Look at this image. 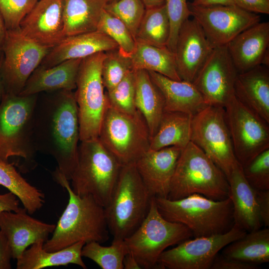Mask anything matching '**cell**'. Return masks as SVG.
I'll list each match as a JSON object with an SVG mask.
<instances>
[{
	"label": "cell",
	"mask_w": 269,
	"mask_h": 269,
	"mask_svg": "<svg viewBox=\"0 0 269 269\" xmlns=\"http://www.w3.org/2000/svg\"><path fill=\"white\" fill-rule=\"evenodd\" d=\"M38 94L35 107L33 138L37 152L56 162L54 172L70 180L76 166L80 129L74 92L59 90Z\"/></svg>",
	"instance_id": "obj_1"
},
{
	"label": "cell",
	"mask_w": 269,
	"mask_h": 269,
	"mask_svg": "<svg viewBox=\"0 0 269 269\" xmlns=\"http://www.w3.org/2000/svg\"><path fill=\"white\" fill-rule=\"evenodd\" d=\"M54 180L68 193L67 205L52 236L43 244L47 251H56L79 241L105 242L109 238L105 208L91 195L80 196L72 190L69 180L53 173Z\"/></svg>",
	"instance_id": "obj_2"
},
{
	"label": "cell",
	"mask_w": 269,
	"mask_h": 269,
	"mask_svg": "<svg viewBox=\"0 0 269 269\" xmlns=\"http://www.w3.org/2000/svg\"><path fill=\"white\" fill-rule=\"evenodd\" d=\"M38 94L21 96L4 93L0 103V159H22V172L37 165L33 138V116Z\"/></svg>",
	"instance_id": "obj_3"
},
{
	"label": "cell",
	"mask_w": 269,
	"mask_h": 269,
	"mask_svg": "<svg viewBox=\"0 0 269 269\" xmlns=\"http://www.w3.org/2000/svg\"><path fill=\"white\" fill-rule=\"evenodd\" d=\"M155 200L164 219L186 226L194 238L223 234L234 225L230 197L216 201L195 193L177 200L155 197Z\"/></svg>",
	"instance_id": "obj_4"
},
{
	"label": "cell",
	"mask_w": 269,
	"mask_h": 269,
	"mask_svg": "<svg viewBox=\"0 0 269 269\" xmlns=\"http://www.w3.org/2000/svg\"><path fill=\"white\" fill-rule=\"evenodd\" d=\"M153 197L142 182L135 163L123 165L112 197L104 207L113 240H124L139 226Z\"/></svg>",
	"instance_id": "obj_5"
},
{
	"label": "cell",
	"mask_w": 269,
	"mask_h": 269,
	"mask_svg": "<svg viewBox=\"0 0 269 269\" xmlns=\"http://www.w3.org/2000/svg\"><path fill=\"white\" fill-rule=\"evenodd\" d=\"M195 193L222 200L229 197V185L221 169L190 141L177 160L167 198L177 200Z\"/></svg>",
	"instance_id": "obj_6"
},
{
	"label": "cell",
	"mask_w": 269,
	"mask_h": 269,
	"mask_svg": "<svg viewBox=\"0 0 269 269\" xmlns=\"http://www.w3.org/2000/svg\"><path fill=\"white\" fill-rule=\"evenodd\" d=\"M71 179L77 194L91 195L102 206L109 203L122 165L98 138L80 141Z\"/></svg>",
	"instance_id": "obj_7"
},
{
	"label": "cell",
	"mask_w": 269,
	"mask_h": 269,
	"mask_svg": "<svg viewBox=\"0 0 269 269\" xmlns=\"http://www.w3.org/2000/svg\"><path fill=\"white\" fill-rule=\"evenodd\" d=\"M192 236V232L186 226L168 221L161 216L153 197L146 217L124 242L128 252L134 256L141 269H159L158 258L166 248Z\"/></svg>",
	"instance_id": "obj_8"
},
{
	"label": "cell",
	"mask_w": 269,
	"mask_h": 269,
	"mask_svg": "<svg viewBox=\"0 0 269 269\" xmlns=\"http://www.w3.org/2000/svg\"><path fill=\"white\" fill-rule=\"evenodd\" d=\"M98 138L122 165L135 163L149 149L150 136L140 113H125L108 103Z\"/></svg>",
	"instance_id": "obj_9"
},
{
	"label": "cell",
	"mask_w": 269,
	"mask_h": 269,
	"mask_svg": "<svg viewBox=\"0 0 269 269\" xmlns=\"http://www.w3.org/2000/svg\"><path fill=\"white\" fill-rule=\"evenodd\" d=\"M105 52L82 59L74 92L77 105L80 141L98 137L107 99L102 76Z\"/></svg>",
	"instance_id": "obj_10"
},
{
	"label": "cell",
	"mask_w": 269,
	"mask_h": 269,
	"mask_svg": "<svg viewBox=\"0 0 269 269\" xmlns=\"http://www.w3.org/2000/svg\"><path fill=\"white\" fill-rule=\"evenodd\" d=\"M190 141L200 148L228 179L238 162L224 107L208 106L192 117Z\"/></svg>",
	"instance_id": "obj_11"
},
{
	"label": "cell",
	"mask_w": 269,
	"mask_h": 269,
	"mask_svg": "<svg viewBox=\"0 0 269 269\" xmlns=\"http://www.w3.org/2000/svg\"><path fill=\"white\" fill-rule=\"evenodd\" d=\"M224 108L235 156L243 168L269 148V123L235 96Z\"/></svg>",
	"instance_id": "obj_12"
},
{
	"label": "cell",
	"mask_w": 269,
	"mask_h": 269,
	"mask_svg": "<svg viewBox=\"0 0 269 269\" xmlns=\"http://www.w3.org/2000/svg\"><path fill=\"white\" fill-rule=\"evenodd\" d=\"M51 48L25 36L19 27L7 30L1 70L4 93L19 95Z\"/></svg>",
	"instance_id": "obj_13"
},
{
	"label": "cell",
	"mask_w": 269,
	"mask_h": 269,
	"mask_svg": "<svg viewBox=\"0 0 269 269\" xmlns=\"http://www.w3.org/2000/svg\"><path fill=\"white\" fill-rule=\"evenodd\" d=\"M247 232L234 224L228 232L210 236L188 239L159 256V269H210L219 251Z\"/></svg>",
	"instance_id": "obj_14"
},
{
	"label": "cell",
	"mask_w": 269,
	"mask_h": 269,
	"mask_svg": "<svg viewBox=\"0 0 269 269\" xmlns=\"http://www.w3.org/2000/svg\"><path fill=\"white\" fill-rule=\"evenodd\" d=\"M188 5L190 16L214 47L226 46L241 32L261 21L258 14L235 5L202 6L188 3Z\"/></svg>",
	"instance_id": "obj_15"
},
{
	"label": "cell",
	"mask_w": 269,
	"mask_h": 269,
	"mask_svg": "<svg viewBox=\"0 0 269 269\" xmlns=\"http://www.w3.org/2000/svg\"><path fill=\"white\" fill-rule=\"evenodd\" d=\"M238 73L226 45L216 46L192 83L208 106L224 107L235 96Z\"/></svg>",
	"instance_id": "obj_16"
},
{
	"label": "cell",
	"mask_w": 269,
	"mask_h": 269,
	"mask_svg": "<svg viewBox=\"0 0 269 269\" xmlns=\"http://www.w3.org/2000/svg\"><path fill=\"white\" fill-rule=\"evenodd\" d=\"M214 46L192 17L182 25L174 51L178 74L182 80L193 82Z\"/></svg>",
	"instance_id": "obj_17"
},
{
	"label": "cell",
	"mask_w": 269,
	"mask_h": 269,
	"mask_svg": "<svg viewBox=\"0 0 269 269\" xmlns=\"http://www.w3.org/2000/svg\"><path fill=\"white\" fill-rule=\"evenodd\" d=\"M62 4V0H38L21 21V32L42 46L54 47L65 37Z\"/></svg>",
	"instance_id": "obj_18"
},
{
	"label": "cell",
	"mask_w": 269,
	"mask_h": 269,
	"mask_svg": "<svg viewBox=\"0 0 269 269\" xmlns=\"http://www.w3.org/2000/svg\"><path fill=\"white\" fill-rule=\"evenodd\" d=\"M55 227L32 217L24 207L0 213V230L7 239L14 260L33 244L40 240L45 243Z\"/></svg>",
	"instance_id": "obj_19"
},
{
	"label": "cell",
	"mask_w": 269,
	"mask_h": 269,
	"mask_svg": "<svg viewBox=\"0 0 269 269\" xmlns=\"http://www.w3.org/2000/svg\"><path fill=\"white\" fill-rule=\"evenodd\" d=\"M182 149L172 146L156 150L149 149L134 163L142 182L152 196L167 198Z\"/></svg>",
	"instance_id": "obj_20"
},
{
	"label": "cell",
	"mask_w": 269,
	"mask_h": 269,
	"mask_svg": "<svg viewBox=\"0 0 269 269\" xmlns=\"http://www.w3.org/2000/svg\"><path fill=\"white\" fill-rule=\"evenodd\" d=\"M269 22H259L244 30L227 45L238 73L262 65L269 57Z\"/></svg>",
	"instance_id": "obj_21"
},
{
	"label": "cell",
	"mask_w": 269,
	"mask_h": 269,
	"mask_svg": "<svg viewBox=\"0 0 269 269\" xmlns=\"http://www.w3.org/2000/svg\"><path fill=\"white\" fill-rule=\"evenodd\" d=\"M118 48L113 39L97 30L66 36L50 49L39 66L48 68L68 60L83 59Z\"/></svg>",
	"instance_id": "obj_22"
},
{
	"label": "cell",
	"mask_w": 269,
	"mask_h": 269,
	"mask_svg": "<svg viewBox=\"0 0 269 269\" xmlns=\"http://www.w3.org/2000/svg\"><path fill=\"white\" fill-rule=\"evenodd\" d=\"M229 197L233 208L234 224L247 232L261 228L255 189L245 178L243 169L237 163L229 177Z\"/></svg>",
	"instance_id": "obj_23"
},
{
	"label": "cell",
	"mask_w": 269,
	"mask_h": 269,
	"mask_svg": "<svg viewBox=\"0 0 269 269\" xmlns=\"http://www.w3.org/2000/svg\"><path fill=\"white\" fill-rule=\"evenodd\" d=\"M147 72L163 98L164 111L184 113L193 117L208 106L192 82Z\"/></svg>",
	"instance_id": "obj_24"
},
{
	"label": "cell",
	"mask_w": 269,
	"mask_h": 269,
	"mask_svg": "<svg viewBox=\"0 0 269 269\" xmlns=\"http://www.w3.org/2000/svg\"><path fill=\"white\" fill-rule=\"evenodd\" d=\"M237 99L269 123V71L258 65L238 73L234 85Z\"/></svg>",
	"instance_id": "obj_25"
},
{
	"label": "cell",
	"mask_w": 269,
	"mask_h": 269,
	"mask_svg": "<svg viewBox=\"0 0 269 269\" xmlns=\"http://www.w3.org/2000/svg\"><path fill=\"white\" fill-rule=\"evenodd\" d=\"M82 60H68L48 68L39 66L29 77L19 95L25 96L43 92L75 90Z\"/></svg>",
	"instance_id": "obj_26"
},
{
	"label": "cell",
	"mask_w": 269,
	"mask_h": 269,
	"mask_svg": "<svg viewBox=\"0 0 269 269\" xmlns=\"http://www.w3.org/2000/svg\"><path fill=\"white\" fill-rule=\"evenodd\" d=\"M44 242L39 241L26 249L16 260L17 269H42L48 267L74 264L84 269L87 268L81 254L84 241H79L56 251L43 249Z\"/></svg>",
	"instance_id": "obj_27"
},
{
	"label": "cell",
	"mask_w": 269,
	"mask_h": 269,
	"mask_svg": "<svg viewBox=\"0 0 269 269\" xmlns=\"http://www.w3.org/2000/svg\"><path fill=\"white\" fill-rule=\"evenodd\" d=\"M106 0H62L65 37L96 31Z\"/></svg>",
	"instance_id": "obj_28"
},
{
	"label": "cell",
	"mask_w": 269,
	"mask_h": 269,
	"mask_svg": "<svg viewBox=\"0 0 269 269\" xmlns=\"http://www.w3.org/2000/svg\"><path fill=\"white\" fill-rule=\"evenodd\" d=\"M135 107L146 123L151 138L157 131L164 112V99L147 71L135 70Z\"/></svg>",
	"instance_id": "obj_29"
},
{
	"label": "cell",
	"mask_w": 269,
	"mask_h": 269,
	"mask_svg": "<svg viewBox=\"0 0 269 269\" xmlns=\"http://www.w3.org/2000/svg\"><path fill=\"white\" fill-rule=\"evenodd\" d=\"M192 119L186 113L164 111L157 131L150 138L149 149L186 147L190 141Z\"/></svg>",
	"instance_id": "obj_30"
},
{
	"label": "cell",
	"mask_w": 269,
	"mask_h": 269,
	"mask_svg": "<svg viewBox=\"0 0 269 269\" xmlns=\"http://www.w3.org/2000/svg\"><path fill=\"white\" fill-rule=\"evenodd\" d=\"M134 71H152L180 81L174 53L167 46L159 47L136 40L135 48L130 57Z\"/></svg>",
	"instance_id": "obj_31"
},
{
	"label": "cell",
	"mask_w": 269,
	"mask_h": 269,
	"mask_svg": "<svg viewBox=\"0 0 269 269\" xmlns=\"http://www.w3.org/2000/svg\"><path fill=\"white\" fill-rule=\"evenodd\" d=\"M222 256L259 265L269 262V229H260L247 232L241 238L226 247Z\"/></svg>",
	"instance_id": "obj_32"
},
{
	"label": "cell",
	"mask_w": 269,
	"mask_h": 269,
	"mask_svg": "<svg viewBox=\"0 0 269 269\" xmlns=\"http://www.w3.org/2000/svg\"><path fill=\"white\" fill-rule=\"evenodd\" d=\"M14 164L0 159V185L15 195L27 213L32 215L43 206L45 195L28 183L16 170Z\"/></svg>",
	"instance_id": "obj_33"
},
{
	"label": "cell",
	"mask_w": 269,
	"mask_h": 269,
	"mask_svg": "<svg viewBox=\"0 0 269 269\" xmlns=\"http://www.w3.org/2000/svg\"><path fill=\"white\" fill-rule=\"evenodd\" d=\"M170 23L165 4L145 9L135 40L154 46H167Z\"/></svg>",
	"instance_id": "obj_34"
},
{
	"label": "cell",
	"mask_w": 269,
	"mask_h": 269,
	"mask_svg": "<svg viewBox=\"0 0 269 269\" xmlns=\"http://www.w3.org/2000/svg\"><path fill=\"white\" fill-rule=\"evenodd\" d=\"M128 252L124 240H113L109 246H102L96 241L85 243L81 254L102 269H124L123 261Z\"/></svg>",
	"instance_id": "obj_35"
},
{
	"label": "cell",
	"mask_w": 269,
	"mask_h": 269,
	"mask_svg": "<svg viewBox=\"0 0 269 269\" xmlns=\"http://www.w3.org/2000/svg\"><path fill=\"white\" fill-rule=\"evenodd\" d=\"M97 30L102 32L118 45L121 54L130 57L134 51L136 40L126 25L119 18L104 10L99 22Z\"/></svg>",
	"instance_id": "obj_36"
},
{
	"label": "cell",
	"mask_w": 269,
	"mask_h": 269,
	"mask_svg": "<svg viewBox=\"0 0 269 269\" xmlns=\"http://www.w3.org/2000/svg\"><path fill=\"white\" fill-rule=\"evenodd\" d=\"M105 54L102 76L106 91H110L133 69L130 57L121 54L118 48L105 52Z\"/></svg>",
	"instance_id": "obj_37"
},
{
	"label": "cell",
	"mask_w": 269,
	"mask_h": 269,
	"mask_svg": "<svg viewBox=\"0 0 269 269\" xmlns=\"http://www.w3.org/2000/svg\"><path fill=\"white\" fill-rule=\"evenodd\" d=\"M105 9L120 19L135 39L137 29L145 11L141 0H117L107 3Z\"/></svg>",
	"instance_id": "obj_38"
},
{
	"label": "cell",
	"mask_w": 269,
	"mask_h": 269,
	"mask_svg": "<svg viewBox=\"0 0 269 269\" xmlns=\"http://www.w3.org/2000/svg\"><path fill=\"white\" fill-rule=\"evenodd\" d=\"M135 71L132 70L110 91H106L107 103L125 113L133 114L137 110L135 105Z\"/></svg>",
	"instance_id": "obj_39"
},
{
	"label": "cell",
	"mask_w": 269,
	"mask_h": 269,
	"mask_svg": "<svg viewBox=\"0 0 269 269\" xmlns=\"http://www.w3.org/2000/svg\"><path fill=\"white\" fill-rule=\"evenodd\" d=\"M244 176L256 190H269V148L242 168Z\"/></svg>",
	"instance_id": "obj_40"
},
{
	"label": "cell",
	"mask_w": 269,
	"mask_h": 269,
	"mask_svg": "<svg viewBox=\"0 0 269 269\" xmlns=\"http://www.w3.org/2000/svg\"><path fill=\"white\" fill-rule=\"evenodd\" d=\"M165 4L170 23V34L167 47L174 53L179 30L190 16L187 0H165Z\"/></svg>",
	"instance_id": "obj_41"
},
{
	"label": "cell",
	"mask_w": 269,
	"mask_h": 269,
	"mask_svg": "<svg viewBox=\"0 0 269 269\" xmlns=\"http://www.w3.org/2000/svg\"><path fill=\"white\" fill-rule=\"evenodd\" d=\"M38 0H0V12L7 30L19 27L21 21Z\"/></svg>",
	"instance_id": "obj_42"
},
{
	"label": "cell",
	"mask_w": 269,
	"mask_h": 269,
	"mask_svg": "<svg viewBox=\"0 0 269 269\" xmlns=\"http://www.w3.org/2000/svg\"><path fill=\"white\" fill-rule=\"evenodd\" d=\"M259 265L238 260L228 259L218 254L214 260L211 269H258Z\"/></svg>",
	"instance_id": "obj_43"
},
{
	"label": "cell",
	"mask_w": 269,
	"mask_h": 269,
	"mask_svg": "<svg viewBox=\"0 0 269 269\" xmlns=\"http://www.w3.org/2000/svg\"><path fill=\"white\" fill-rule=\"evenodd\" d=\"M234 4L249 12L269 13V0H234Z\"/></svg>",
	"instance_id": "obj_44"
},
{
	"label": "cell",
	"mask_w": 269,
	"mask_h": 269,
	"mask_svg": "<svg viewBox=\"0 0 269 269\" xmlns=\"http://www.w3.org/2000/svg\"><path fill=\"white\" fill-rule=\"evenodd\" d=\"M260 216L263 225L269 226V190L255 189Z\"/></svg>",
	"instance_id": "obj_45"
},
{
	"label": "cell",
	"mask_w": 269,
	"mask_h": 269,
	"mask_svg": "<svg viewBox=\"0 0 269 269\" xmlns=\"http://www.w3.org/2000/svg\"><path fill=\"white\" fill-rule=\"evenodd\" d=\"M11 251L7 239L0 230V269H11Z\"/></svg>",
	"instance_id": "obj_46"
},
{
	"label": "cell",
	"mask_w": 269,
	"mask_h": 269,
	"mask_svg": "<svg viewBox=\"0 0 269 269\" xmlns=\"http://www.w3.org/2000/svg\"><path fill=\"white\" fill-rule=\"evenodd\" d=\"M19 200L10 192L0 194V213L3 211L16 212L19 209Z\"/></svg>",
	"instance_id": "obj_47"
},
{
	"label": "cell",
	"mask_w": 269,
	"mask_h": 269,
	"mask_svg": "<svg viewBox=\"0 0 269 269\" xmlns=\"http://www.w3.org/2000/svg\"><path fill=\"white\" fill-rule=\"evenodd\" d=\"M190 4L202 6L235 5L234 0H192Z\"/></svg>",
	"instance_id": "obj_48"
},
{
	"label": "cell",
	"mask_w": 269,
	"mask_h": 269,
	"mask_svg": "<svg viewBox=\"0 0 269 269\" xmlns=\"http://www.w3.org/2000/svg\"><path fill=\"white\" fill-rule=\"evenodd\" d=\"M123 265L124 269H140L141 268L134 256L128 252L125 256Z\"/></svg>",
	"instance_id": "obj_49"
},
{
	"label": "cell",
	"mask_w": 269,
	"mask_h": 269,
	"mask_svg": "<svg viewBox=\"0 0 269 269\" xmlns=\"http://www.w3.org/2000/svg\"><path fill=\"white\" fill-rule=\"evenodd\" d=\"M7 32L4 21L0 12V52L2 51L3 45Z\"/></svg>",
	"instance_id": "obj_50"
},
{
	"label": "cell",
	"mask_w": 269,
	"mask_h": 269,
	"mask_svg": "<svg viewBox=\"0 0 269 269\" xmlns=\"http://www.w3.org/2000/svg\"><path fill=\"white\" fill-rule=\"evenodd\" d=\"M145 9L160 6L165 4V0H141Z\"/></svg>",
	"instance_id": "obj_51"
},
{
	"label": "cell",
	"mask_w": 269,
	"mask_h": 269,
	"mask_svg": "<svg viewBox=\"0 0 269 269\" xmlns=\"http://www.w3.org/2000/svg\"><path fill=\"white\" fill-rule=\"evenodd\" d=\"M3 60V53L2 51L0 52V100H1L2 96L4 93V89L2 83L1 76V66Z\"/></svg>",
	"instance_id": "obj_52"
},
{
	"label": "cell",
	"mask_w": 269,
	"mask_h": 269,
	"mask_svg": "<svg viewBox=\"0 0 269 269\" xmlns=\"http://www.w3.org/2000/svg\"><path fill=\"white\" fill-rule=\"evenodd\" d=\"M108 2H113V1H116L117 0H106Z\"/></svg>",
	"instance_id": "obj_53"
},
{
	"label": "cell",
	"mask_w": 269,
	"mask_h": 269,
	"mask_svg": "<svg viewBox=\"0 0 269 269\" xmlns=\"http://www.w3.org/2000/svg\"></svg>",
	"instance_id": "obj_54"
}]
</instances>
